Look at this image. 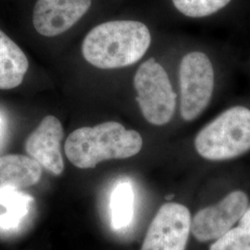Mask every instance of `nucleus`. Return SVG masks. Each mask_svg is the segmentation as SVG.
Segmentation results:
<instances>
[{"label": "nucleus", "instance_id": "nucleus-6", "mask_svg": "<svg viewBox=\"0 0 250 250\" xmlns=\"http://www.w3.org/2000/svg\"><path fill=\"white\" fill-rule=\"evenodd\" d=\"M191 221L186 206L179 203L161 206L149 225L141 250H186Z\"/></svg>", "mask_w": 250, "mask_h": 250}, {"label": "nucleus", "instance_id": "nucleus-4", "mask_svg": "<svg viewBox=\"0 0 250 250\" xmlns=\"http://www.w3.org/2000/svg\"><path fill=\"white\" fill-rule=\"evenodd\" d=\"M134 86L144 118L156 126L170 123L177 96L161 64L153 58L141 64L134 75Z\"/></svg>", "mask_w": 250, "mask_h": 250}, {"label": "nucleus", "instance_id": "nucleus-12", "mask_svg": "<svg viewBox=\"0 0 250 250\" xmlns=\"http://www.w3.org/2000/svg\"><path fill=\"white\" fill-rule=\"evenodd\" d=\"M33 197L19 190L0 195V231L16 229L29 213Z\"/></svg>", "mask_w": 250, "mask_h": 250}, {"label": "nucleus", "instance_id": "nucleus-13", "mask_svg": "<svg viewBox=\"0 0 250 250\" xmlns=\"http://www.w3.org/2000/svg\"><path fill=\"white\" fill-rule=\"evenodd\" d=\"M134 190L127 181H121L114 188L111 200V224L115 230L127 227L134 216Z\"/></svg>", "mask_w": 250, "mask_h": 250}, {"label": "nucleus", "instance_id": "nucleus-9", "mask_svg": "<svg viewBox=\"0 0 250 250\" xmlns=\"http://www.w3.org/2000/svg\"><path fill=\"white\" fill-rule=\"evenodd\" d=\"M63 128L58 118L45 116L27 138L25 149L29 156L53 174L60 175L64 170L61 151Z\"/></svg>", "mask_w": 250, "mask_h": 250}, {"label": "nucleus", "instance_id": "nucleus-16", "mask_svg": "<svg viewBox=\"0 0 250 250\" xmlns=\"http://www.w3.org/2000/svg\"><path fill=\"white\" fill-rule=\"evenodd\" d=\"M2 127H3V121H2V118L0 116V134H1V131H2Z\"/></svg>", "mask_w": 250, "mask_h": 250}, {"label": "nucleus", "instance_id": "nucleus-10", "mask_svg": "<svg viewBox=\"0 0 250 250\" xmlns=\"http://www.w3.org/2000/svg\"><path fill=\"white\" fill-rule=\"evenodd\" d=\"M42 176V166L23 155L0 157V195L36 185Z\"/></svg>", "mask_w": 250, "mask_h": 250}, {"label": "nucleus", "instance_id": "nucleus-7", "mask_svg": "<svg viewBox=\"0 0 250 250\" xmlns=\"http://www.w3.org/2000/svg\"><path fill=\"white\" fill-rule=\"evenodd\" d=\"M249 208V197L233 191L216 205L199 210L191 221V232L199 242L217 240L238 223Z\"/></svg>", "mask_w": 250, "mask_h": 250}, {"label": "nucleus", "instance_id": "nucleus-3", "mask_svg": "<svg viewBox=\"0 0 250 250\" xmlns=\"http://www.w3.org/2000/svg\"><path fill=\"white\" fill-rule=\"evenodd\" d=\"M199 156L212 161L237 158L250 150V109L232 107L216 117L197 134Z\"/></svg>", "mask_w": 250, "mask_h": 250}, {"label": "nucleus", "instance_id": "nucleus-1", "mask_svg": "<svg viewBox=\"0 0 250 250\" xmlns=\"http://www.w3.org/2000/svg\"><path fill=\"white\" fill-rule=\"evenodd\" d=\"M151 44L146 24L136 21H112L93 28L82 51L93 66L107 70L133 65L143 58Z\"/></svg>", "mask_w": 250, "mask_h": 250}, {"label": "nucleus", "instance_id": "nucleus-14", "mask_svg": "<svg viewBox=\"0 0 250 250\" xmlns=\"http://www.w3.org/2000/svg\"><path fill=\"white\" fill-rule=\"evenodd\" d=\"M209 250H250V207L232 227L210 246Z\"/></svg>", "mask_w": 250, "mask_h": 250}, {"label": "nucleus", "instance_id": "nucleus-5", "mask_svg": "<svg viewBox=\"0 0 250 250\" xmlns=\"http://www.w3.org/2000/svg\"><path fill=\"white\" fill-rule=\"evenodd\" d=\"M179 80L181 116L192 122L208 106L214 91V70L208 55L199 51L187 54L180 63Z\"/></svg>", "mask_w": 250, "mask_h": 250}, {"label": "nucleus", "instance_id": "nucleus-2", "mask_svg": "<svg viewBox=\"0 0 250 250\" xmlns=\"http://www.w3.org/2000/svg\"><path fill=\"white\" fill-rule=\"evenodd\" d=\"M142 146L139 133L127 130L116 122H107L73 131L65 142L64 150L74 166L92 169L102 161L134 157Z\"/></svg>", "mask_w": 250, "mask_h": 250}, {"label": "nucleus", "instance_id": "nucleus-15", "mask_svg": "<svg viewBox=\"0 0 250 250\" xmlns=\"http://www.w3.org/2000/svg\"><path fill=\"white\" fill-rule=\"evenodd\" d=\"M232 0H172L174 7L190 18H204L225 8Z\"/></svg>", "mask_w": 250, "mask_h": 250}, {"label": "nucleus", "instance_id": "nucleus-8", "mask_svg": "<svg viewBox=\"0 0 250 250\" xmlns=\"http://www.w3.org/2000/svg\"><path fill=\"white\" fill-rule=\"evenodd\" d=\"M92 0H37L33 23L41 36H59L73 26L89 9Z\"/></svg>", "mask_w": 250, "mask_h": 250}, {"label": "nucleus", "instance_id": "nucleus-11", "mask_svg": "<svg viewBox=\"0 0 250 250\" xmlns=\"http://www.w3.org/2000/svg\"><path fill=\"white\" fill-rule=\"evenodd\" d=\"M29 63L24 52L0 30V89L19 86L26 74Z\"/></svg>", "mask_w": 250, "mask_h": 250}]
</instances>
